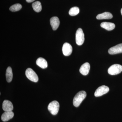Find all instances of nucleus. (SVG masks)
<instances>
[{
	"instance_id": "nucleus-11",
	"label": "nucleus",
	"mask_w": 122,
	"mask_h": 122,
	"mask_svg": "<svg viewBox=\"0 0 122 122\" xmlns=\"http://www.w3.org/2000/svg\"><path fill=\"white\" fill-rule=\"evenodd\" d=\"M90 65L88 62H86L83 64L80 68L79 71L84 76L87 75L89 72Z\"/></svg>"
},
{
	"instance_id": "nucleus-3",
	"label": "nucleus",
	"mask_w": 122,
	"mask_h": 122,
	"mask_svg": "<svg viewBox=\"0 0 122 122\" xmlns=\"http://www.w3.org/2000/svg\"><path fill=\"white\" fill-rule=\"evenodd\" d=\"M25 75L30 81L34 82H37L38 81V77L37 74L32 69L28 68L25 71Z\"/></svg>"
},
{
	"instance_id": "nucleus-15",
	"label": "nucleus",
	"mask_w": 122,
	"mask_h": 122,
	"mask_svg": "<svg viewBox=\"0 0 122 122\" xmlns=\"http://www.w3.org/2000/svg\"><path fill=\"white\" fill-rule=\"evenodd\" d=\"M100 26L102 28L107 30H111L114 29L115 25L114 23L109 22H103L100 24Z\"/></svg>"
},
{
	"instance_id": "nucleus-2",
	"label": "nucleus",
	"mask_w": 122,
	"mask_h": 122,
	"mask_svg": "<svg viewBox=\"0 0 122 122\" xmlns=\"http://www.w3.org/2000/svg\"><path fill=\"white\" fill-rule=\"evenodd\" d=\"M59 104L57 101L54 100L51 102L48 105V109L49 111L53 115H56L59 110Z\"/></svg>"
},
{
	"instance_id": "nucleus-18",
	"label": "nucleus",
	"mask_w": 122,
	"mask_h": 122,
	"mask_svg": "<svg viewBox=\"0 0 122 122\" xmlns=\"http://www.w3.org/2000/svg\"><path fill=\"white\" fill-rule=\"evenodd\" d=\"M79 12V9L78 7H72L69 11V14L71 16H74L77 15Z\"/></svg>"
},
{
	"instance_id": "nucleus-4",
	"label": "nucleus",
	"mask_w": 122,
	"mask_h": 122,
	"mask_svg": "<svg viewBox=\"0 0 122 122\" xmlns=\"http://www.w3.org/2000/svg\"><path fill=\"white\" fill-rule=\"evenodd\" d=\"M85 41V36L83 30L80 28L78 29L76 33V42L78 46L82 45Z\"/></svg>"
},
{
	"instance_id": "nucleus-7",
	"label": "nucleus",
	"mask_w": 122,
	"mask_h": 122,
	"mask_svg": "<svg viewBox=\"0 0 122 122\" xmlns=\"http://www.w3.org/2000/svg\"><path fill=\"white\" fill-rule=\"evenodd\" d=\"M72 51L73 49L70 44L67 42L64 43L62 46V51L65 56H70L72 54Z\"/></svg>"
},
{
	"instance_id": "nucleus-9",
	"label": "nucleus",
	"mask_w": 122,
	"mask_h": 122,
	"mask_svg": "<svg viewBox=\"0 0 122 122\" xmlns=\"http://www.w3.org/2000/svg\"><path fill=\"white\" fill-rule=\"evenodd\" d=\"M2 107L5 111H12L13 109L12 103L8 100H5L3 102Z\"/></svg>"
},
{
	"instance_id": "nucleus-1",
	"label": "nucleus",
	"mask_w": 122,
	"mask_h": 122,
	"mask_svg": "<svg viewBox=\"0 0 122 122\" xmlns=\"http://www.w3.org/2000/svg\"><path fill=\"white\" fill-rule=\"evenodd\" d=\"M86 96V94L85 91H81L78 92L74 98L73 100V104L76 107H78L80 106L82 101Z\"/></svg>"
},
{
	"instance_id": "nucleus-20",
	"label": "nucleus",
	"mask_w": 122,
	"mask_h": 122,
	"mask_svg": "<svg viewBox=\"0 0 122 122\" xmlns=\"http://www.w3.org/2000/svg\"><path fill=\"white\" fill-rule=\"evenodd\" d=\"M35 0H26V2H29V3L33 2Z\"/></svg>"
},
{
	"instance_id": "nucleus-13",
	"label": "nucleus",
	"mask_w": 122,
	"mask_h": 122,
	"mask_svg": "<svg viewBox=\"0 0 122 122\" xmlns=\"http://www.w3.org/2000/svg\"><path fill=\"white\" fill-rule=\"evenodd\" d=\"M113 17V15L109 12H105L97 15L96 18L97 20H109L112 19Z\"/></svg>"
},
{
	"instance_id": "nucleus-10",
	"label": "nucleus",
	"mask_w": 122,
	"mask_h": 122,
	"mask_svg": "<svg viewBox=\"0 0 122 122\" xmlns=\"http://www.w3.org/2000/svg\"><path fill=\"white\" fill-rule=\"evenodd\" d=\"M50 23L53 30H56L59 27L60 21L57 17H53L50 19Z\"/></svg>"
},
{
	"instance_id": "nucleus-6",
	"label": "nucleus",
	"mask_w": 122,
	"mask_h": 122,
	"mask_svg": "<svg viewBox=\"0 0 122 122\" xmlns=\"http://www.w3.org/2000/svg\"><path fill=\"white\" fill-rule=\"evenodd\" d=\"M109 91V88L108 86L103 85L98 87L95 92V97H100L108 93Z\"/></svg>"
},
{
	"instance_id": "nucleus-21",
	"label": "nucleus",
	"mask_w": 122,
	"mask_h": 122,
	"mask_svg": "<svg viewBox=\"0 0 122 122\" xmlns=\"http://www.w3.org/2000/svg\"><path fill=\"white\" fill-rule=\"evenodd\" d=\"M121 14H122V9H121Z\"/></svg>"
},
{
	"instance_id": "nucleus-14",
	"label": "nucleus",
	"mask_w": 122,
	"mask_h": 122,
	"mask_svg": "<svg viewBox=\"0 0 122 122\" xmlns=\"http://www.w3.org/2000/svg\"><path fill=\"white\" fill-rule=\"evenodd\" d=\"M36 63L37 66L42 69H46L48 67L47 61L43 58L39 57L38 58L36 61Z\"/></svg>"
},
{
	"instance_id": "nucleus-12",
	"label": "nucleus",
	"mask_w": 122,
	"mask_h": 122,
	"mask_svg": "<svg viewBox=\"0 0 122 122\" xmlns=\"http://www.w3.org/2000/svg\"><path fill=\"white\" fill-rule=\"evenodd\" d=\"M14 116V114L12 111H5L1 115V120L3 122H7L13 118Z\"/></svg>"
},
{
	"instance_id": "nucleus-19",
	"label": "nucleus",
	"mask_w": 122,
	"mask_h": 122,
	"mask_svg": "<svg viewBox=\"0 0 122 122\" xmlns=\"http://www.w3.org/2000/svg\"><path fill=\"white\" fill-rule=\"evenodd\" d=\"M22 8V5L20 4H15L11 6L9 9L12 12H16L20 10Z\"/></svg>"
},
{
	"instance_id": "nucleus-17",
	"label": "nucleus",
	"mask_w": 122,
	"mask_h": 122,
	"mask_svg": "<svg viewBox=\"0 0 122 122\" xmlns=\"http://www.w3.org/2000/svg\"><path fill=\"white\" fill-rule=\"evenodd\" d=\"M32 7L34 11L36 12H39L41 11V3L39 1L33 2L32 4Z\"/></svg>"
},
{
	"instance_id": "nucleus-8",
	"label": "nucleus",
	"mask_w": 122,
	"mask_h": 122,
	"mask_svg": "<svg viewBox=\"0 0 122 122\" xmlns=\"http://www.w3.org/2000/svg\"><path fill=\"white\" fill-rule=\"evenodd\" d=\"M109 54L114 55L122 53V44H118L117 45L110 48L108 50Z\"/></svg>"
},
{
	"instance_id": "nucleus-16",
	"label": "nucleus",
	"mask_w": 122,
	"mask_h": 122,
	"mask_svg": "<svg viewBox=\"0 0 122 122\" xmlns=\"http://www.w3.org/2000/svg\"><path fill=\"white\" fill-rule=\"evenodd\" d=\"M6 80L8 82H10L12 80L13 73L12 68L10 66L7 68L6 71Z\"/></svg>"
},
{
	"instance_id": "nucleus-5",
	"label": "nucleus",
	"mask_w": 122,
	"mask_h": 122,
	"mask_svg": "<svg viewBox=\"0 0 122 122\" xmlns=\"http://www.w3.org/2000/svg\"><path fill=\"white\" fill-rule=\"evenodd\" d=\"M122 71V66L119 64L112 65L108 70V73L111 75H116Z\"/></svg>"
}]
</instances>
